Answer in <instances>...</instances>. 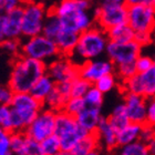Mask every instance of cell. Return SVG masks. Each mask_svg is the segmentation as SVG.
I'll return each mask as SVG.
<instances>
[{"mask_svg":"<svg viewBox=\"0 0 155 155\" xmlns=\"http://www.w3.org/2000/svg\"><path fill=\"white\" fill-rule=\"evenodd\" d=\"M45 62L20 55L13 62L9 77V85L15 93L30 92L37 81L47 73Z\"/></svg>","mask_w":155,"mask_h":155,"instance_id":"1","label":"cell"},{"mask_svg":"<svg viewBox=\"0 0 155 155\" xmlns=\"http://www.w3.org/2000/svg\"><path fill=\"white\" fill-rule=\"evenodd\" d=\"M89 0H62L51 11L61 20L64 29L81 33L93 27L94 17L89 13Z\"/></svg>","mask_w":155,"mask_h":155,"instance_id":"2","label":"cell"},{"mask_svg":"<svg viewBox=\"0 0 155 155\" xmlns=\"http://www.w3.org/2000/svg\"><path fill=\"white\" fill-rule=\"evenodd\" d=\"M110 39L107 31L101 27H91L80 33L74 51L70 55L72 61L78 65L85 61L100 58L107 52V45Z\"/></svg>","mask_w":155,"mask_h":155,"instance_id":"3","label":"cell"},{"mask_svg":"<svg viewBox=\"0 0 155 155\" xmlns=\"http://www.w3.org/2000/svg\"><path fill=\"white\" fill-rule=\"evenodd\" d=\"M13 117V132H25L35 117L43 109V103L30 92L15 93L11 101Z\"/></svg>","mask_w":155,"mask_h":155,"instance_id":"4","label":"cell"},{"mask_svg":"<svg viewBox=\"0 0 155 155\" xmlns=\"http://www.w3.org/2000/svg\"><path fill=\"white\" fill-rule=\"evenodd\" d=\"M54 134L60 139L61 150L71 152L77 143L89 134V132L79 125L75 116L70 115L62 110L57 112Z\"/></svg>","mask_w":155,"mask_h":155,"instance_id":"5","label":"cell"},{"mask_svg":"<svg viewBox=\"0 0 155 155\" xmlns=\"http://www.w3.org/2000/svg\"><path fill=\"white\" fill-rule=\"evenodd\" d=\"M20 53L23 57H28L45 63L61 55L54 40L45 37L42 33L31 38H27L26 41L21 45Z\"/></svg>","mask_w":155,"mask_h":155,"instance_id":"6","label":"cell"},{"mask_svg":"<svg viewBox=\"0 0 155 155\" xmlns=\"http://www.w3.org/2000/svg\"><path fill=\"white\" fill-rule=\"evenodd\" d=\"M93 17L97 26L107 31L115 26L127 23V5L104 0V2L94 10Z\"/></svg>","mask_w":155,"mask_h":155,"instance_id":"7","label":"cell"},{"mask_svg":"<svg viewBox=\"0 0 155 155\" xmlns=\"http://www.w3.org/2000/svg\"><path fill=\"white\" fill-rule=\"evenodd\" d=\"M142 45L135 40L127 42L109 41L107 48V59L113 62L115 67L121 64L135 63L136 59L142 54Z\"/></svg>","mask_w":155,"mask_h":155,"instance_id":"8","label":"cell"},{"mask_svg":"<svg viewBox=\"0 0 155 155\" xmlns=\"http://www.w3.org/2000/svg\"><path fill=\"white\" fill-rule=\"evenodd\" d=\"M127 23L135 32H153L155 9L147 5H127Z\"/></svg>","mask_w":155,"mask_h":155,"instance_id":"9","label":"cell"},{"mask_svg":"<svg viewBox=\"0 0 155 155\" xmlns=\"http://www.w3.org/2000/svg\"><path fill=\"white\" fill-rule=\"evenodd\" d=\"M47 15L48 13L42 5L27 2L23 6L22 36L26 38H31L41 35Z\"/></svg>","mask_w":155,"mask_h":155,"instance_id":"10","label":"cell"},{"mask_svg":"<svg viewBox=\"0 0 155 155\" xmlns=\"http://www.w3.org/2000/svg\"><path fill=\"white\" fill-rule=\"evenodd\" d=\"M123 93H135L146 99L155 97V67L144 73H136L127 80L121 81Z\"/></svg>","mask_w":155,"mask_h":155,"instance_id":"11","label":"cell"},{"mask_svg":"<svg viewBox=\"0 0 155 155\" xmlns=\"http://www.w3.org/2000/svg\"><path fill=\"white\" fill-rule=\"evenodd\" d=\"M55 116V111L43 107L31 122V124L26 129L25 133L31 139L41 142L50 135L54 134Z\"/></svg>","mask_w":155,"mask_h":155,"instance_id":"12","label":"cell"},{"mask_svg":"<svg viewBox=\"0 0 155 155\" xmlns=\"http://www.w3.org/2000/svg\"><path fill=\"white\" fill-rule=\"evenodd\" d=\"M47 73L53 79L55 83H64L72 81L80 77L79 65L72 61L70 57L59 55L48 64Z\"/></svg>","mask_w":155,"mask_h":155,"instance_id":"13","label":"cell"},{"mask_svg":"<svg viewBox=\"0 0 155 155\" xmlns=\"http://www.w3.org/2000/svg\"><path fill=\"white\" fill-rule=\"evenodd\" d=\"M80 70V77L89 81L90 83L94 84L104 75L114 73L115 72V65L110 59H94L89 60L84 63L79 65Z\"/></svg>","mask_w":155,"mask_h":155,"instance_id":"14","label":"cell"},{"mask_svg":"<svg viewBox=\"0 0 155 155\" xmlns=\"http://www.w3.org/2000/svg\"><path fill=\"white\" fill-rule=\"evenodd\" d=\"M146 102L147 99L135 93H124V104L130 121L137 124L146 123Z\"/></svg>","mask_w":155,"mask_h":155,"instance_id":"15","label":"cell"},{"mask_svg":"<svg viewBox=\"0 0 155 155\" xmlns=\"http://www.w3.org/2000/svg\"><path fill=\"white\" fill-rule=\"evenodd\" d=\"M97 137L100 141V145H102L107 151H113L119 146L117 143V131L111 125L107 117H102L97 131Z\"/></svg>","mask_w":155,"mask_h":155,"instance_id":"16","label":"cell"},{"mask_svg":"<svg viewBox=\"0 0 155 155\" xmlns=\"http://www.w3.org/2000/svg\"><path fill=\"white\" fill-rule=\"evenodd\" d=\"M102 117L103 116L101 113V107H87V105L75 116L79 125L89 133H94L97 131Z\"/></svg>","mask_w":155,"mask_h":155,"instance_id":"17","label":"cell"},{"mask_svg":"<svg viewBox=\"0 0 155 155\" xmlns=\"http://www.w3.org/2000/svg\"><path fill=\"white\" fill-rule=\"evenodd\" d=\"M23 6L17 7L6 15V39H19L22 36Z\"/></svg>","mask_w":155,"mask_h":155,"instance_id":"18","label":"cell"},{"mask_svg":"<svg viewBox=\"0 0 155 155\" xmlns=\"http://www.w3.org/2000/svg\"><path fill=\"white\" fill-rule=\"evenodd\" d=\"M79 36H80V33H77L74 31L63 28L61 30V32L54 39L55 43L59 48V51H60V54L70 57L77 47Z\"/></svg>","mask_w":155,"mask_h":155,"instance_id":"19","label":"cell"},{"mask_svg":"<svg viewBox=\"0 0 155 155\" xmlns=\"http://www.w3.org/2000/svg\"><path fill=\"white\" fill-rule=\"evenodd\" d=\"M55 85H57V83L53 81V79L48 73H45V75H42L37 81L36 84L33 85V87L30 91V93L32 94L36 99H38L39 101H41L42 103H43V101L53 91Z\"/></svg>","mask_w":155,"mask_h":155,"instance_id":"20","label":"cell"},{"mask_svg":"<svg viewBox=\"0 0 155 155\" xmlns=\"http://www.w3.org/2000/svg\"><path fill=\"white\" fill-rule=\"evenodd\" d=\"M141 131H142V124L130 122L125 127H123L122 130H120L117 132L119 146L139 141L141 137Z\"/></svg>","mask_w":155,"mask_h":155,"instance_id":"21","label":"cell"},{"mask_svg":"<svg viewBox=\"0 0 155 155\" xmlns=\"http://www.w3.org/2000/svg\"><path fill=\"white\" fill-rule=\"evenodd\" d=\"M99 146H100V141L97 133H89L77 143V145L72 149L71 153L73 155H84L97 151Z\"/></svg>","mask_w":155,"mask_h":155,"instance_id":"22","label":"cell"},{"mask_svg":"<svg viewBox=\"0 0 155 155\" xmlns=\"http://www.w3.org/2000/svg\"><path fill=\"white\" fill-rule=\"evenodd\" d=\"M107 117L109 120V122L111 123V125L113 126L117 132H119L120 130H122L123 127H125L131 122L129 115H127V112H126V107L124 102L116 104L114 109L112 110V112Z\"/></svg>","mask_w":155,"mask_h":155,"instance_id":"23","label":"cell"},{"mask_svg":"<svg viewBox=\"0 0 155 155\" xmlns=\"http://www.w3.org/2000/svg\"><path fill=\"white\" fill-rule=\"evenodd\" d=\"M107 37L110 41L127 42L132 41L135 38V31L129 26V23H123L107 30Z\"/></svg>","mask_w":155,"mask_h":155,"instance_id":"24","label":"cell"},{"mask_svg":"<svg viewBox=\"0 0 155 155\" xmlns=\"http://www.w3.org/2000/svg\"><path fill=\"white\" fill-rule=\"evenodd\" d=\"M71 97L67 95L65 93H63L57 85L53 89L51 93L49 94L47 99L43 101V107L47 109H50L52 111L59 112L64 109V105L67 103V101L69 100Z\"/></svg>","mask_w":155,"mask_h":155,"instance_id":"25","label":"cell"},{"mask_svg":"<svg viewBox=\"0 0 155 155\" xmlns=\"http://www.w3.org/2000/svg\"><path fill=\"white\" fill-rule=\"evenodd\" d=\"M62 29H63V26H62L60 18L53 11H49L48 15H47V18L45 20L42 35L54 40L59 33L61 32Z\"/></svg>","mask_w":155,"mask_h":155,"instance_id":"26","label":"cell"},{"mask_svg":"<svg viewBox=\"0 0 155 155\" xmlns=\"http://www.w3.org/2000/svg\"><path fill=\"white\" fill-rule=\"evenodd\" d=\"M116 155H151L147 144L139 140L136 142L116 147Z\"/></svg>","mask_w":155,"mask_h":155,"instance_id":"27","label":"cell"},{"mask_svg":"<svg viewBox=\"0 0 155 155\" xmlns=\"http://www.w3.org/2000/svg\"><path fill=\"white\" fill-rule=\"evenodd\" d=\"M29 136L25 132L11 133V149L13 155H28Z\"/></svg>","mask_w":155,"mask_h":155,"instance_id":"28","label":"cell"},{"mask_svg":"<svg viewBox=\"0 0 155 155\" xmlns=\"http://www.w3.org/2000/svg\"><path fill=\"white\" fill-rule=\"evenodd\" d=\"M103 97L104 93H102L95 85H92L87 92V94L84 95L83 99L87 107H101L103 104Z\"/></svg>","mask_w":155,"mask_h":155,"instance_id":"29","label":"cell"},{"mask_svg":"<svg viewBox=\"0 0 155 155\" xmlns=\"http://www.w3.org/2000/svg\"><path fill=\"white\" fill-rule=\"evenodd\" d=\"M0 126L6 132H13V117L11 105H0Z\"/></svg>","mask_w":155,"mask_h":155,"instance_id":"30","label":"cell"},{"mask_svg":"<svg viewBox=\"0 0 155 155\" xmlns=\"http://www.w3.org/2000/svg\"><path fill=\"white\" fill-rule=\"evenodd\" d=\"M93 84L81 77H78L77 79L71 82V97H84L91 87Z\"/></svg>","mask_w":155,"mask_h":155,"instance_id":"31","label":"cell"},{"mask_svg":"<svg viewBox=\"0 0 155 155\" xmlns=\"http://www.w3.org/2000/svg\"><path fill=\"white\" fill-rule=\"evenodd\" d=\"M41 147L45 155H54L61 150V143L60 139L55 134H52L49 137L41 141Z\"/></svg>","mask_w":155,"mask_h":155,"instance_id":"32","label":"cell"},{"mask_svg":"<svg viewBox=\"0 0 155 155\" xmlns=\"http://www.w3.org/2000/svg\"><path fill=\"white\" fill-rule=\"evenodd\" d=\"M116 84H117V75L114 72V73H110V74H107L103 78H101L100 80L97 81L93 85H95L102 93L105 94L113 90L116 87Z\"/></svg>","mask_w":155,"mask_h":155,"instance_id":"33","label":"cell"},{"mask_svg":"<svg viewBox=\"0 0 155 155\" xmlns=\"http://www.w3.org/2000/svg\"><path fill=\"white\" fill-rule=\"evenodd\" d=\"M85 107H87V104H85V101H84L83 97H71L67 101L63 111H65V112L69 113L70 115L77 116Z\"/></svg>","mask_w":155,"mask_h":155,"instance_id":"34","label":"cell"},{"mask_svg":"<svg viewBox=\"0 0 155 155\" xmlns=\"http://www.w3.org/2000/svg\"><path fill=\"white\" fill-rule=\"evenodd\" d=\"M137 73L135 63H129V64H121L115 67V74L119 77L121 81L127 80L130 78L134 77Z\"/></svg>","mask_w":155,"mask_h":155,"instance_id":"35","label":"cell"},{"mask_svg":"<svg viewBox=\"0 0 155 155\" xmlns=\"http://www.w3.org/2000/svg\"><path fill=\"white\" fill-rule=\"evenodd\" d=\"M154 58L150 57V55L141 54L135 61V67L137 73H144V72L150 71L151 69L154 68Z\"/></svg>","mask_w":155,"mask_h":155,"instance_id":"36","label":"cell"},{"mask_svg":"<svg viewBox=\"0 0 155 155\" xmlns=\"http://www.w3.org/2000/svg\"><path fill=\"white\" fill-rule=\"evenodd\" d=\"M0 48L10 54H17L21 51V45L18 39H5L2 42H0Z\"/></svg>","mask_w":155,"mask_h":155,"instance_id":"37","label":"cell"},{"mask_svg":"<svg viewBox=\"0 0 155 155\" xmlns=\"http://www.w3.org/2000/svg\"><path fill=\"white\" fill-rule=\"evenodd\" d=\"M0 155H13L11 149V133L6 132L0 137Z\"/></svg>","mask_w":155,"mask_h":155,"instance_id":"38","label":"cell"},{"mask_svg":"<svg viewBox=\"0 0 155 155\" xmlns=\"http://www.w3.org/2000/svg\"><path fill=\"white\" fill-rule=\"evenodd\" d=\"M15 92L9 85H0V105H10Z\"/></svg>","mask_w":155,"mask_h":155,"instance_id":"39","label":"cell"},{"mask_svg":"<svg viewBox=\"0 0 155 155\" xmlns=\"http://www.w3.org/2000/svg\"><path fill=\"white\" fill-rule=\"evenodd\" d=\"M154 137H155V125H151V124H147V123L143 124L140 140L143 141L144 143H149Z\"/></svg>","mask_w":155,"mask_h":155,"instance_id":"40","label":"cell"},{"mask_svg":"<svg viewBox=\"0 0 155 155\" xmlns=\"http://www.w3.org/2000/svg\"><path fill=\"white\" fill-rule=\"evenodd\" d=\"M146 123L155 125V97H150L146 102Z\"/></svg>","mask_w":155,"mask_h":155,"instance_id":"41","label":"cell"},{"mask_svg":"<svg viewBox=\"0 0 155 155\" xmlns=\"http://www.w3.org/2000/svg\"><path fill=\"white\" fill-rule=\"evenodd\" d=\"M21 0H0V15H7L11 10L16 9L20 5Z\"/></svg>","mask_w":155,"mask_h":155,"instance_id":"42","label":"cell"},{"mask_svg":"<svg viewBox=\"0 0 155 155\" xmlns=\"http://www.w3.org/2000/svg\"><path fill=\"white\" fill-rule=\"evenodd\" d=\"M134 40L136 42H139L142 47H146L153 42L154 36H153V32H135Z\"/></svg>","mask_w":155,"mask_h":155,"instance_id":"43","label":"cell"},{"mask_svg":"<svg viewBox=\"0 0 155 155\" xmlns=\"http://www.w3.org/2000/svg\"><path fill=\"white\" fill-rule=\"evenodd\" d=\"M28 155H45V153L42 151L41 143L29 137V141H28Z\"/></svg>","mask_w":155,"mask_h":155,"instance_id":"44","label":"cell"},{"mask_svg":"<svg viewBox=\"0 0 155 155\" xmlns=\"http://www.w3.org/2000/svg\"><path fill=\"white\" fill-rule=\"evenodd\" d=\"M6 39V15H0V42Z\"/></svg>","mask_w":155,"mask_h":155,"instance_id":"45","label":"cell"},{"mask_svg":"<svg viewBox=\"0 0 155 155\" xmlns=\"http://www.w3.org/2000/svg\"><path fill=\"white\" fill-rule=\"evenodd\" d=\"M154 0H127L126 5H147V6H152Z\"/></svg>","mask_w":155,"mask_h":155,"instance_id":"46","label":"cell"},{"mask_svg":"<svg viewBox=\"0 0 155 155\" xmlns=\"http://www.w3.org/2000/svg\"><path fill=\"white\" fill-rule=\"evenodd\" d=\"M146 144H147V147H149L150 154L155 155V137L153 140H151L149 143H146Z\"/></svg>","mask_w":155,"mask_h":155,"instance_id":"47","label":"cell"},{"mask_svg":"<svg viewBox=\"0 0 155 155\" xmlns=\"http://www.w3.org/2000/svg\"><path fill=\"white\" fill-rule=\"evenodd\" d=\"M54 155H73L70 151H64V150H60L58 153H55Z\"/></svg>","mask_w":155,"mask_h":155,"instance_id":"48","label":"cell"},{"mask_svg":"<svg viewBox=\"0 0 155 155\" xmlns=\"http://www.w3.org/2000/svg\"><path fill=\"white\" fill-rule=\"evenodd\" d=\"M109 1H113V2H117V3H126L127 0H109Z\"/></svg>","mask_w":155,"mask_h":155,"instance_id":"49","label":"cell"},{"mask_svg":"<svg viewBox=\"0 0 155 155\" xmlns=\"http://www.w3.org/2000/svg\"><path fill=\"white\" fill-rule=\"evenodd\" d=\"M84 155H101V154L97 152V151H93V152H90V153H87V154H84Z\"/></svg>","mask_w":155,"mask_h":155,"instance_id":"50","label":"cell"},{"mask_svg":"<svg viewBox=\"0 0 155 155\" xmlns=\"http://www.w3.org/2000/svg\"><path fill=\"white\" fill-rule=\"evenodd\" d=\"M5 133H6V131H5V130H3L2 127L0 126V137H1V136H2L3 134H5Z\"/></svg>","mask_w":155,"mask_h":155,"instance_id":"51","label":"cell"},{"mask_svg":"<svg viewBox=\"0 0 155 155\" xmlns=\"http://www.w3.org/2000/svg\"><path fill=\"white\" fill-rule=\"evenodd\" d=\"M153 36H154V39H155V27H154V30H153Z\"/></svg>","mask_w":155,"mask_h":155,"instance_id":"52","label":"cell"},{"mask_svg":"<svg viewBox=\"0 0 155 155\" xmlns=\"http://www.w3.org/2000/svg\"><path fill=\"white\" fill-rule=\"evenodd\" d=\"M153 7H154V9H155V0H154V2H153V5H152Z\"/></svg>","mask_w":155,"mask_h":155,"instance_id":"53","label":"cell"}]
</instances>
